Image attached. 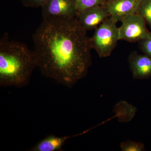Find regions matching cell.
Returning a JSON list of instances; mask_svg holds the SVG:
<instances>
[{
    "mask_svg": "<svg viewBox=\"0 0 151 151\" xmlns=\"http://www.w3.org/2000/svg\"><path fill=\"white\" fill-rule=\"evenodd\" d=\"M76 17L43 19L33 35L36 67L68 87L86 76L92 64L90 38Z\"/></svg>",
    "mask_w": 151,
    "mask_h": 151,
    "instance_id": "1",
    "label": "cell"
},
{
    "mask_svg": "<svg viewBox=\"0 0 151 151\" xmlns=\"http://www.w3.org/2000/svg\"><path fill=\"white\" fill-rule=\"evenodd\" d=\"M7 36L0 41V86H26L36 67L34 52L24 44L10 40Z\"/></svg>",
    "mask_w": 151,
    "mask_h": 151,
    "instance_id": "2",
    "label": "cell"
},
{
    "mask_svg": "<svg viewBox=\"0 0 151 151\" xmlns=\"http://www.w3.org/2000/svg\"><path fill=\"white\" fill-rule=\"evenodd\" d=\"M90 40L92 48L100 58L110 56L119 40L116 22L110 17L106 19L95 29Z\"/></svg>",
    "mask_w": 151,
    "mask_h": 151,
    "instance_id": "3",
    "label": "cell"
},
{
    "mask_svg": "<svg viewBox=\"0 0 151 151\" xmlns=\"http://www.w3.org/2000/svg\"><path fill=\"white\" fill-rule=\"evenodd\" d=\"M122 22L119 28V40L135 42L151 36V33L146 27L145 20L136 13L125 18Z\"/></svg>",
    "mask_w": 151,
    "mask_h": 151,
    "instance_id": "4",
    "label": "cell"
},
{
    "mask_svg": "<svg viewBox=\"0 0 151 151\" xmlns=\"http://www.w3.org/2000/svg\"><path fill=\"white\" fill-rule=\"evenodd\" d=\"M41 8L43 19H74L78 15L76 0H48Z\"/></svg>",
    "mask_w": 151,
    "mask_h": 151,
    "instance_id": "5",
    "label": "cell"
},
{
    "mask_svg": "<svg viewBox=\"0 0 151 151\" xmlns=\"http://www.w3.org/2000/svg\"><path fill=\"white\" fill-rule=\"evenodd\" d=\"M109 17L108 10L104 5L94 7L79 13L76 19L81 28L87 32L96 29Z\"/></svg>",
    "mask_w": 151,
    "mask_h": 151,
    "instance_id": "6",
    "label": "cell"
},
{
    "mask_svg": "<svg viewBox=\"0 0 151 151\" xmlns=\"http://www.w3.org/2000/svg\"><path fill=\"white\" fill-rule=\"evenodd\" d=\"M141 0H111L105 4L109 17L117 23L136 13Z\"/></svg>",
    "mask_w": 151,
    "mask_h": 151,
    "instance_id": "7",
    "label": "cell"
},
{
    "mask_svg": "<svg viewBox=\"0 0 151 151\" xmlns=\"http://www.w3.org/2000/svg\"><path fill=\"white\" fill-rule=\"evenodd\" d=\"M130 69L134 79H147L151 76V57L132 52L129 57Z\"/></svg>",
    "mask_w": 151,
    "mask_h": 151,
    "instance_id": "8",
    "label": "cell"
},
{
    "mask_svg": "<svg viewBox=\"0 0 151 151\" xmlns=\"http://www.w3.org/2000/svg\"><path fill=\"white\" fill-rule=\"evenodd\" d=\"M75 136L57 137L53 135H49L37 143L35 145L29 149V151H61L66 141Z\"/></svg>",
    "mask_w": 151,
    "mask_h": 151,
    "instance_id": "9",
    "label": "cell"
},
{
    "mask_svg": "<svg viewBox=\"0 0 151 151\" xmlns=\"http://www.w3.org/2000/svg\"><path fill=\"white\" fill-rule=\"evenodd\" d=\"M136 13L142 17L151 27V0H141Z\"/></svg>",
    "mask_w": 151,
    "mask_h": 151,
    "instance_id": "10",
    "label": "cell"
},
{
    "mask_svg": "<svg viewBox=\"0 0 151 151\" xmlns=\"http://www.w3.org/2000/svg\"><path fill=\"white\" fill-rule=\"evenodd\" d=\"M104 5L105 3L103 0H76L78 14L88 9Z\"/></svg>",
    "mask_w": 151,
    "mask_h": 151,
    "instance_id": "11",
    "label": "cell"
},
{
    "mask_svg": "<svg viewBox=\"0 0 151 151\" xmlns=\"http://www.w3.org/2000/svg\"><path fill=\"white\" fill-rule=\"evenodd\" d=\"M122 151H143L145 150L144 144L129 140L120 144Z\"/></svg>",
    "mask_w": 151,
    "mask_h": 151,
    "instance_id": "12",
    "label": "cell"
},
{
    "mask_svg": "<svg viewBox=\"0 0 151 151\" xmlns=\"http://www.w3.org/2000/svg\"><path fill=\"white\" fill-rule=\"evenodd\" d=\"M140 45L142 51L151 57V36L140 41Z\"/></svg>",
    "mask_w": 151,
    "mask_h": 151,
    "instance_id": "13",
    "label": "cell"
},
{
    "mask_svg": "<svg viewBox=\"0 0 151 151\" xmlns=\"http://www.w3.org/2000/svg\"><path fill=\"white\" fill-rule=\"evenodd\" d=\"M48 0H22L23 4L27 7L37 8L42 6Z\"/></svg>",
    "mask_w": 151,
    "mask_h": 151,
    "instance_id": "14",
    "label": "cell"
},
{
    "mask_svg": "<svg viewBox=\"0 0 151 151\" xmlns=\"http://www.w3.org/2000/svg\"><path fill=\"white\" fill-rule=\"evenodd\" d=\"M103 1H104V2H105V4L107 2L109 1H111V0H103Z\"/></svg>",
    "mask_w": 151,
    "mask_h": 151,
    "instance_id": "15",
    "label": "cell"
}]
</instances>
